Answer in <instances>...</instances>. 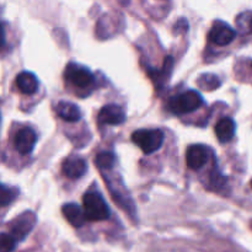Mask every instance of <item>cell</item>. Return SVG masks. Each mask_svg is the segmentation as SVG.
<instances>
[{
	"mask_svg": "<svg viewBox=\"0 0 252 252\" xmlns=\"http://www.w3.org/2000/svg\"><path fill=\"white\" fill-rule=\"evenodd\" d=\"M236 32L233 27L221 20H216L209 30L208 38L212 43L219 47H224L230 44L235 39Z\"/></svg>",
	"mask_w": 252,
	"mask_h": 252,
	"instance_id": "cell-6",
	"label": "cell"
},
{
	"mask_svg": "<svg viewBox=\"0 0 252 252\" xmlns=\"http://www.w3.org/2000/svg\"><path fill=\"white\" fill-rule=\"evenodd\" d=\"M236 126L233 118L224 117L217 122L216 127H214V133H216L217 138L220 143L230 142L233 137L235 135Z\"/></svg>",
	"mask_w": 252,
	"mask_h": 252,
	"instance_id": "cell-13",
	"label": "cell"
},
{
	"mask_svg": "<svg viewBox=\"0 0 252 252\" xmlns=\"http://www.w3.org/2000/svg\"><path fill=\"white\" fill-rule=\"evenodd\" d=\"M251 228H252V223H251Z\"/></svg>",
	"mask_w": 252,
	"mask_h": 252,
	"instance_id": "cell-21",
	"label": "cell"
},
{
	"mask_svg": "<svg viewBox=\"0 0 252 252\" xmlns=\"http://www.w3.org/2000/svg\"><path fill=\"white\" fill-rule=\"evenodd\" d=\"M251 66H252V63H251Z\"/></svg>",
	"mask_w": 252,
	"mask_h": 252,
	"instance_id": "cell-22",
	"label": "cell"
},
{
	"mask_svg": "<svg viewBox=\"0 0 252 252\" xmlns=\"http://www.w3.org/2000/svg\"><path fill=\"white\" fill-rule=\"evenodd\" d=\"M16 86L24 95H33L38 90V79L31 71H22L16 76Z\"/></svg>",
	"mask_w": 252,
	"mask_h": 252,
	"instance_id": "cell-12",
	"label": "cell"
},
{
	"mask_svg": "<svg viewBox=\"0 0 252 252\" xmlns=\"http://www.w3.org/2000/svg\"><path fill=\"white\" fill-rule=\"evenodd\" d=\"M36 214L33 212H24L20 216H17L11 223L9 224L10 226V234L16 239L17 241H21L29 235L32 231L33 226L36 225Z\"/></svg>",
	"mask_w": 252,
	"mask_h": 252,
	"instance_id": "cell-5",
	"label": "cell"
},
{
	"mask_svg": "<svg viewBox=\"0 0 252 252\" xmlns=\"http://www.w3.org/2000/svg\"><path fill=\"white\" fill-rule=\"evenodd\" d=\"M64 76L68 81H70L74 86L80 89H86L94 84V74L86 66L80 65L76 63H69L66 65Z\"/></svg>",
	"mask_w": 252,
	"mask_h": 252,
	"instance_id": "cell-4",
	"label": "cell"
},
{
	"mask_svg": "<svg viewBox=\"0 0 252 252\" xmlns=\"http://www.w3.org/2000/svg\"><path fill=\"white\" fill-rule=\"evenodd\" d=\"M62 172L68 179H80L88 172V165L85 160L81 158L69 157L62 162Z\"/></svg>",
	"mask_w": 252,
	"mask_h": 252,
	"instance_id": "cell-10",
	"label": "cell"
},
{
	"mask_svg": "<svg viewBox=\"0 0 252 252\" xmlns=\"http://www.w3.org/2000/svg\"><path fill=\"white\" fill-rule=\"evenodd\" d=\"M251 187H252V180H251Z\"/></svg>",
	"mask_w": 252,
	"mask_h": 252,
	"instance_id": "cell-20",
	"label": "cell"
},
{
	"mask_svg": "<svg viewBox=\"0 0 252 252\" xmlns=\"http://www.w3.org/2000/svg\"><path fill=\"white\" fill-rule=\"evenodd\" d=\"M203 105V97L196 90H187L174 96L169 101V110L175 115H185L198 110Z\"/></svg>",
	"mask_w": 252,
	"mask_h": 252,
	"instance_id": "cell-2",
	"label": "cell"
},
{
	"mask_svg": "<svg viewBox=\"0 0 252 252\" xmlns=\"http://www.w3.org/2000/svg\"><path fill=\"white\" fill-rule=\"evenodd\" d=\"M17 194H19L17 189L1 185V189H0V204H1V207H6L10 203H12L16 199Z\"/></svg>",
	"mask_w": 252,
	"mask_h": 252,
	"instance_id": "cell-17",
	"label": "cell"
},
{
	"mask_svg": "<svg viewBox=\"0 0 252 252\" xmlns=\"http://www.w3.org/2000/svg\"><path fill=\"white\" fill-rule=\"evenodd\" d=\"M197 84H198L199 88L203 89V90L212 91L218 89L221 83L217 75H214V74H211V73H206V74H202V75L197 79Z\"/></svg>",
	"mask_w": 252,
	"mask_h": 252,
	"instance_id": "cell-16",
	"label": "cell"
},
{
	"mask_svg": "<svg viewBox=\"0 0 252 252\" xmlns=\"http://www.w3.org/2000/svg\"><path fill=\"white\" fill-rule=\"evenodd\" d=\"M161 129H138L132 134V142L142 149L144 154H153L161 148L164 143Z\"/></svg>",
	"mask_w": 252,
	"mask_h": 252,
	"instance_id": "cell-3",
	"label": "cell"
},
{
	"mask_svg": "<svg viewBox=\"0 0 252 252\" xmlns=\"http://www.w3.org/2000/svg\"><path fill=\"white\" fill-rule=\"evenodd\" d=\"M115 161H116L115 155L110 152L100 153L95 159V164L97 165V167H100L101 170L112 169L113 165H115Z\"/></svg>",
	"mask_w": 252,
	"mask_h": 252,
	"instance_id": "cell-18",
	"label": "cell"
},
{
	"mask_svg": "<svg viewBox=\"0 0 252 252\" xmlns=\"http://www.w3.org/2000/svg\"><path fill=\"white\" fill-rule=\"evenodd\" d=\"M97 121L103 126H120L126 121V112L121 106L110 103L101 108L97 115Z\"/></svg>",
	"mask_w": 252,
	"mask_h": 252,
	"instance_id": "cell-7",
	"label": "cell"
},
{
	"mask_svg": "<svg viewBox=\"0 0 252 252\" xmlns=\"http://www.w3.org/2000/svg\"><path fill=\"white\" fill-rule=\"evenodd\" d=\"M83 207L86 219H89V220L102 221L110 218V208L98 192H86L83 197Z\"/></svg>",
	"mask_w": 252,
	"mask_h": 252,
	"instance_id": "cell-1",
	"label": "cell"
},
{
	"mask_svg": "<svg viewBox=\"0 0 252 252\" xmlns=\"http://www.w3.org/2000/svg\"><path fill=\"white\" fill-rule=\"evenodd\" d=\"M62 214L69 224L74 228H81L86 221L84 208L76 203H66L62 207Z\"/></svg>",
	"mask_w": 252,
	"mask_h": 252,
	"instance_id": "cell-11",
	"label": "cell"
},
{
	"mask_svg": "<svg viewBox=\"0 0 252 252\" xmlns=\"http://www.w3.org/2000/svg\"><path fill=\"white\" fill-rule=\"evenodd\" d=\"M17 240L11 234L2 233L0 235V252H12L16 248Z\"/></svg>",
	"mask_w": 252,
	"mask_h": 252,
	"instance_id": "cell-19",
	"label": "cell"
},
{
	"mask_svg": "<svg viewBox=\"0 0 252 252\" xmlns=\"http://www.w3.org/2000/svg\"><path fill=\"white\" fill-rule=\"evenodd\" d=\"M209 158V150L206 145H189L186 150V164L189 169L199 170L207 164Z\"/></svg>",
	"mask_w": 252,
	"mask_h": 252,
	"instance_id": "cell-8",
	"label": "cell"
},
{
	"mask_svg": "<svg viewBox=\"0 0 252 252\" xmlns=\"http://www.w3.org/2000/svg\"><path fill=\"white\" fill-rule=\"evenodd\" d=\"M236 27L243 34L252 33V10L240 12L236 16Z\"/></svg>",
	"mask_w": 252,
	"mask_h": 252,
	"instance_id": "cell-15",
	"label": "cell"
},
{
	"mask_svg": "<svg viewBox=\"0 0 252 252\" xmlns=\"http://www.w3.org/2000/svg\"><path fill=\"white\" fill-rule=\"evenodd\" d=\"M36 143L37 133L30 127L21 128V129L16 133V135H15V148H16V150L21 155H29L30 153H32Z\"/></svg>",
	"mask_w": 252,
	"mask_h": 252,
	"instance_id": "cell-9",
	"label": "cell"
},
{
	"mask_svg": "<svg viewBox=\"0 0 252 252\" xmlns=\"http://www.w3.org/2000/svg\"><path fill=\"white\" fill-rule=\"evenodd\" d=\"M57 113L62 120L66 122H78L81 118V111L79 106L70 101H61L57 105Z\"/></svg>",
	"mask_w": 252,
	"mask_h": 252,
	"instance_id": "cell-14",
	"label": "cell"
}]
</instances>
